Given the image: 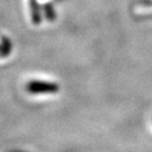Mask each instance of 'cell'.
Returning <instances> with one entry per match:
<instances>
[{"label":"cell","mask_w":152,"mask_h":152,"mask_svg":"<svg viewBox=\"0 0 152 152\" xmlns=\"http://www.w3.org/2000/svg\"><path fill=\"white\" fill-rule=\"evenodd\" d=\"M26 89L32 95H53L60 90V87L54 81L32 79L26 83Z\"/></svg>","instance_id":"1"},{"label":"cell","mask_w":152,"mask_h":152,"mask_svg":"<svg viewBox=\"0 0 152 152\" xmlns=\"http://www.w3.org/2000/svg\"><path fill=\"white\" fill-rule=\"evenodd\" d=\"M30 7H31V16L32 21L35 24H38L41 22V9L37 0H30Z\"/></svg>","instance_id":"2"},{"label":"cell","mask_w":152,"mask_h":152,"mask_svg":"<svg viewBox=\"0 0 152 152\" xmlns=\"http://www.w3.org/2000/svg\"><path fill=\"white\" fill-rule=\"evenodd\" d=\"M12 51V42L7 37L1 38L0 42V57H7L11 54Z\"/></svg>","instance_id":"3"},{"label":"cell","mask_w":152,"mask_h":152,"mask_svg":"<svg viewBox=\"0 0 152 152\" xmlns=\"http://www.w3.org/2000/svg\"><path fill=\"white\" fill-rule=\"evenodd\" d=\"M41 11L45 13V18L49 21H54L55 18H56V12H55L54 7H53L52 3H45V4H43Z\"/></svg>","instance_id":"4"}]
</instances>
